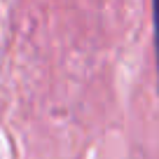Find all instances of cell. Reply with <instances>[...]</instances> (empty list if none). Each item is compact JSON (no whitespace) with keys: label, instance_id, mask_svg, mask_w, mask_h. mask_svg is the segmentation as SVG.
Returning <instances> with one entry per match:
<instances>
[{"label":"cell","instance_id":"1","mask_svg":"<svg viewBox=\"0 0 159 159\" xmlns=\"http://www.w3.org/2000/svg\"><path fill=\"white\" fill-rule=\"evenodd\" d=\"M152 30H154V61H157V82H159V0H152Z\"/></svg>","mask_w":159,"mask_h":159}]
</instances>
